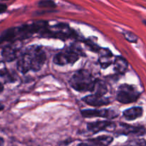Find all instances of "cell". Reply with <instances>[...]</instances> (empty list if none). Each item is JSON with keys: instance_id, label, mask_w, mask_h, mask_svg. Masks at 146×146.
Instances as JSON below:
<instances>
[{"instance_id": "cell-1", "label": "cell", "mask_w": 146, "mask_h": 146, "mask_svg": "<svg viewBox=\"0 0 146 146\" xmlns=\"http://www.w3.org/2000/svg\"><path fill=\"white\" fill-rule=\"evenodd\" d=\"M95 80L91 73L86 70H79L71 76L69 81L70 86L78 91L86 92L92 91Z\"/></svg>"}, {"instance_id": "cell-2", "label": "cell", "mask_w": 146, "mask_h": 146, "mask_svg": "<svg viewBox=\"0 0 146 146\" xmlns=\"http://www.w3.org/2000/svg\"><path fill=\"white\" fill-rule=\"evenodd\" d=\"M140 96V93L133 86L123 84L118 88L116 98L120 103L124 104L136 101Z\"/></svg>"}, {"instance_id": "cell-3", "label": "cell", "mask_w": 146, "mask_h": 146, "mask_svg": "<svg viewBox=\"0 0 146 146\" xmlns=\"http://www.w3.org/2000/svg\"><path fill=\"white\" fill-rule=\"evenodd\" d=\"M27 52L30 54L31 60V70L39 71L46 61L45 52L37 46H32L27 48Z\"/></svg>"}, {"instance_id": "cell-4", "label": "cell", "mask_w": 146, "mask_h": 146, "mask_svg": "<svg viewBox=\"0 0 146 146\" xmlns=\"http://www.w3.org/2000/svg\"><path fill=\"white\" fill-rule=\"evenodd\" d=\"M79 56V53L73 47L64 52H60L57 54L54 58V63L58 66L73 64L78 61Z\"/></svg>"}, {"instance_id": "cell-5", "label": "cell", "mask_w": 146, "mask_h": 146, "mask_svg": "<svg viewBox=\"0 0 146 146\" xmlns=\"http://www.w3.org/2000/svg\"><path fill=\"white\" fill-rule=\"evenodd\" d=\"M81 114L85 118L102 117V118H114L118 115V113L113 109H88L81 111Z\"/></svg>"}, {"instance_id": "cell-6", "label": "cell", "mask_w": 146, "mask_h": 146, "mask_svg": "<svg viewBox=\"0 0 146 146\" xmlns=\"http://www.w3.org/2000/svg\"><path fill=\"white\" fill-rule=\"evenodd\" d=\"M87 128L93 133H97L103 131H113L115 128V124L108 121H96L88 123Z\"/></svg>"}, {"instance_id": "cell-7", "label": "cell", "mask_w": 146, "mask_h": 146, "mask_svg": "<svg viewBox=\"0 0 146 146\" xmlns=\"http://www.w3.org/2000/svg\"><path fill=\"white\" fill-rule=\"evenodd\" d=\"M84 101L88 105L91 106H102L108 105L111 103L108 98H106L104 96L98 95V94H93L91 95H88L84 98Z\"/></svg>"}, {"instance_id": "cell-8", "label": "cell", "mask_w": 146, "mask_h": 146, "mask_svg": "<svg viewBox=\"0 0 146 146\" xmlns=\"http://www.w3.org/2000/svg\"><path fill=\"white\" fill-rule=\"evenodd\" d=\"M17 68L20 72L26 74L31 70V60L30 54L26 51L19 59L17 63Z\"/></svg>"}, {"instance_id": "cell-9", "label": "cell", "mask_w": 146, "mask_h": 146, "mask_svg": "<svg viewBox=\"0 0 146 146\" xmlns=\"http://www.w3.org/2000/svg\"><path fill=\"white\" fill-rule=\"evenodd\" d=\"M121 133L125 135H135L136 136H141L145 133V128L143 126H132L127 124H121Z\"/></svg>"}, {"instance_id": "cell-10", "label": "cell", "mask_w": 146, "mask_h": 146, "mask_svg": "<svg viewBox=\"0 0 146 146\" xmlns=\"http://www.w3.org/2000/svg\"><path fill=\"white\" fill-rule=\"evenodd\" d=\"M100 54L99 63L103 68H106L109 66L114 61H113V54L108 49H102L100 48L98 52Z\"/></svg>"}, {"instance_id": "cell-11", "label": "cell", "mask_w": 146, "mask_h": 146, "mask_svg": "<svg viewBox=\"0 0 146 146\" xmlns=\"http://www.w3.org/2000/svg\"><path fill=\"white\" fill-rule=\"evenodd\" d=\"M123 115L125 119L128 121H133L140 118L143 115V108L141 107H133L124 111Z\"/></svg>"}, {"instance_id": "cell-12", "label": "cell", "mask_w": 146, "mask_h": 146, "mask_svg": "<svg viewBox=\"0 0 146 146\" xmlns=\"http://www.w3.org/2000/svg\"><path fill=\"white\" fill-rule=\"evenodd\" d=\"M113 66L115 71L118 74H123L128 70V62L121 56L115 57L113 61Z\"/></svg>"}, {"instance_id": "cell-13", "label": "cell", "mask_w": 146, "mask_h": 146, "mask_svg": "<svg viewBox=\"0 0 146 146\" xmlns=\"http://www.w3.org/2000/svg\"><path fill=\"white\" fill-rule=\"evenodd\" d=\"M1 55L4 61L7 62H11L17 58V51L11 46H7L3 48Z\"/></svg>"}, {"instance_id": "cell-14", "label": "cell", "mask_w": 146, "mask_h": 146, "mask_svg": "<svg viewBox=\"0 0 146 146\" xmlns=\"http://www.w3.org/2000/svg\"><path fill=\"white\" fill-rule=\"evenodd\" d=\"M17 39V29L11 28L4 31L0 35V44L4 41H11Z\"/></svg>"}, {"instance_id": "cell-15", "label": "cell", "mask_w": 146, "mask_h": 146, "mask_svg": "<svg viewBox=\"0 0 146 146\" xmlns=\"http://www.w3.org/2000/svg\"><path fill=\"white\" fill-rule=\"evenodd\" d=\"M107 91H108V88L104 81H101V80H95L94 89L92 91L94 94L104 96L106 94Z\"/></svg>"}, {"instance_id": "cell-16", "label": "cell", "mask_w": 146, "mask_h": 146, "mask_svg": "<svg viewBox=\"0 0 146 146\" xmlns=\"http://www.w3.org/2000/svg\"><path fill=\"white\" fill-rule=\"evenodd\" d=\"M90 140L97 146H108L113 142V138L109 135H101Z\"/></svg>"}, {"instance_id": "cell-17", "label": "cell", "mask_w": 146, "mask_h": 146, "mask_svg": "<svg viewBox=\"0 0 146 146\" xmlns=\"http://www.w3.org/2000/svg\"><path fill=\"white\" fill-rule=\"evenodd\" d=\"M56 4L52 0H42L38 2V7L41 8H54Z\"/></svg>"}, {"instance_id": "cell-18", "label": "cell", "mask_w": 146, "mask_h": 146, "mask_svg": "<svg viewBox=\"0 0 146 146\" xmlns=\"http://www.w3.org/2000/svg\"><path fill=\"white\" fill-rule=\"evenodd\" d=\"M124 146H146V141L144 139H135L129 141Z\"/></svg>"}, {"instance_id": "cell-19", "label": "cell", "mask_w": 146, "mask_h": 146, "mask_svg": "<svg viewBox=\"0 0 146 146\" xmlns=\"http://www.w3.org/2000/svg\"><path fill=\"white\" fill-rule=\"evenodd\" d=\"M123 35L125 36V39L128 40V41L132 43L136 42L137 40H138V37L137 36H135L133 33L132 32H124Z\"/></svg>"}, {"instance_id": "cell-20", "label": "cell", "mask_w": 146, "mask_h": 146, "mask_svg": "<svg viewBox=\"0 0 146 146\" xmlns=\"http://www.w3.org/2000/svg\"><path fill=\"white\" fill-rule=\"evenodd\" d=\"M78 146H97L95 143L92 142L91 140H88L87 142H84V143H81L78 144Z\"/></svg>"}, {"instance_id": "cell-21", "label": "cell", "mask_w": 146, "mask_h": 146, "mask_svg": "<svg viewBox=\"0 0 146 146\" xmlns=\"http://www.w3.org/2000/svg\"><path fill=\"white\" fill-rule=\"evenodd\" d=\"M7 5H5V4H1L0 3V14H1V13L4 12V11L7 10Z\"/></svg>"}, {"instance_id": "cell-22", "label": "cell", "mask_w": 146, "mask_h": 146, "mask_svg": "<svg viewBox=\"0 0 146 146\" xmlns=\"http://www.w3.org/2000/svg\"><path fill=\"white\" fill-rule=\"evenodd\" d=\"M3 89H4V86H3V84L1 82H0V93L2 92Z\"/></svg>"}, {"instance_id": "cell-23", "label": "cell", "mask_w": 146, "mask_h": 146, "mask_svg": "<svg viewBox=\"0 0 146 146\" xmlns=\"http://www.w3.org/2000/svg\"><path fill=\"white\" fill-rule=\"evenodd\" d=\"M4 139H3L2 138H1V137H0V146H2L3 145H4Z\"/></svg>"}, {"instance_id": "cell-24", "label": "cell", "mask_w": 146, "mask_h": 146, "mask_svg": "<svg viewBox=\"0 0 146 146\" xmlns=\"http://www.w3.org/2000/svg\"><path fill=\"white\" fill-rule=\"evenodd\" d=\"M3 108H4V106H3L1 105V104H0V111H1V110L3 109Z\"/></svg>"}, {"instance_id": "cell-25", "label": "cell", "mask_w": 146, "mask_h": 146, "mask_svg": "<svg viewBox=\"0 0 146 146\" xmlns=\"http://www.w3.org/2000/svg\"><path fill=\"white\" fill-rule=\"evenodd\" d=\"M5 1H7V0H5Z\"/></svg>"}]
</instances>
